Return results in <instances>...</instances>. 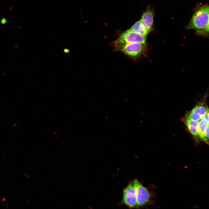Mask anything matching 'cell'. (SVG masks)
<instances>
[{"label": "cell", "instance_id": "7c38bea8", "mask_svg": "<svg viewBox=\"0 0 209 209\" xmlns=\"http://www.w3.org/2000/svg\"><path fill=\"white\" fill-rule=\"evenodd\" d=\"M187 116L191 120L195 121L198 122L201 118L199 114L192 110Z\"/></svg>", "mask_w": 209, "mask_h": 209}, {"label": "cell", "instance_id": "4fadbf2b", "mask_svg": "<svg viewBox=\"0 0 209 209\" xmlns=\"http://www.w3.org/2000/svg\"><path fill=\"white\" fill-rule=\"evenodd\" d=\"M204 136L206 140V143L208 144L209 140V125L206 128L204 132Z\"/></svg>", "mask_w": 209, "mask_h": 209}, {"label": "cell", "instance_id": "30bf717a", "mask_svg": "<svg viewBox=\"0 0 209 209\" xmlns=\"http://www.w3.org/2000/svg\"><path fill=\"white\" fill-rule=\"evenodd\" d=\"M209 125V123L203 117L198 122V136L201 139L206 143L204 134L206 128Z\"/></svg>", "mask_w": 209, "mask_h": 209}, {"label": "cell", "instance_id": "7a4b0ae2", "mask_svg": "<svg viewBox=\"0 0 209 209\" xmlns=\"http://www.w3.org/2000/svg\"><path fill=\"white\" fill-rule=\"evenodd\" d=\"M133 42L146 44V37L129 29L122 33L114 42L116 48L123 44Z\"/></svg>", "mask_w": 209, "mask_h": 209}, {"label": "cell", "instance_id": "2e32d148", "mask_svg": "<svg viewBox=\"0 0 209 209\" xmlns=\"http://www.w3.org/2000/svg\"><path fill=\"white\" fill-rule=\"evenodd\" d=\"M69 49L67 48L64 49L63 51V52L66 53H68L69 52Z\"/></svg>", "mask_w": 209, "mask_h": 209}, {"label": "cell", "instance_id": "8fae6325", "mask_svg": "<svg viewBox=\"0 0 209 209\" xmlns=\"http://www.w3.org/2000/svg\"><path fill=\"white\" fill-rule=\"evenodd\" d=\"M196 34L199 35L209 36V17L208 24L206 28L202 30L196 32Z\"/></svg>", "mask_w": 209, "mask_h": 209}, {"label": "cell", "instance_id": "5b68a950", "mask_svg": "<svg viewBox=\"0 0 209 209\" xmlns=\"http://www.w3.org/2000/svg\"><path fill=\"white\" fill-rule=\"evenodd\" d=\"M122 202L131 208L137 207L135 191L132 184H129L123 190Z\"/></svg>", "mask_w": 209, "mask_h": 209}, {"label": "cell", "instance_id": "ba28073f", "mask_svg": "<svg viewBox=\"0 0 209 209\" xmlns=\"http://www.w3.org/2000/svg\"><path fill=\"white\" fill-rule=\"evenodd\" d=\"M129 29L145 37L149 33L140 20L136 22Z\"/></svg>", "mask_w": 209, "mask_h": 209}, {"label": "cell", "instance_id": "6da1fadb", "mask_svg": "<svg viewBox=\"0 0 209 209\" xmlns=\"http://www.w3.org/2000/svg\"><path fill=\"white\" fill-rule=\"evenodd\" d=\"M209 17V5L197 6L192 17L186 28L188 29H193L196 31L203 30L206 26Z\"/></svg>", "mask_w": 209, "mask_h": 209}, {"label": "cell", "instance_id": "277c9868", "mask_svg": "<svg viewBox=\"0 0 209 209\" xmlns=\"http://www.w3.org/2000/svg\"><path fill=\"white\" fill-rule=\"evenodd\" d=\"M146 44L140 43L133 42L125 44L116 48L128 56L137 57L143 53Z\"/></svg>", "mask_w": 209, "mask_h": 209}, {"label": "cell", "instance_id": "52a82bcc", "mask_svg": "<svg viewBox=\"0 0 209 209\" xmlns=\"http://www.w3.org/2000/svg\"><path fill=\"white\" fill-rule=\"evenodd\" d=\"M188 130L194 136H198V122L193 121L186 116L183 119Z\"/></svg>", "mask_w": 209, "mask_h": 209}, {"label": "cell", "instance_id": "8992f818", "mask_svg": "<svg viewBox=\"0 0 209 209\" xmlns=\"http://www.w3.org/2000/svg\"><path fill=\"white\" fill-rule=\"evenodd\" d=\"M153 18V12L148 10L143 13L140 20L144 27L149 32L152 28Z\"/></svg>", "mask_w": 209, "mask_h": 209}, {"label": "cell", "instance_id": "5bb4252c", "mask_svg": "<svg viewBox=\"0 0 209 209\" xmlns=\"http://www.w3.org/2000/svg\"><path fill=\"white\" fill-rule=\"evenodd\" d=\"M203 118L209 123V112L206 113Z\"/></svg>", "mask_w": 209, "mask_h": 209}, {"label": "cell", "instance_id": "9a60e30c", "mask_svg": "<svg viewBox=\"0 0 209 209\" xmlns=\"http://www.w3.org/2000/svg\"><path fill=\"white\" fill-rule=\"evenodd\" d=\"M7 22V21L6 19L5 18H3L1 21V24H5Z\"/></svg>", "mask_w": 209, "mask_h": 209}, {"label": "cell", "instance_id": "9c48e42d", "mask_svg": "<svg viewBox=\"0 0 209 209\" xmlns=\"http://www.w3.org/2000/svg\"><path fill=\"white\" fill-rule=\"evenodd\" d=\"M204 100L197 105L192 110L199 114L201 118L206 113L209 112V108L205 104Z\"/></svg>", "mask_w": 209, "mask_h": 209}, {"label": "cell", "instance_id": "3957f363", "mask_svg": "<svg viewBox=\"0 0 209 209\" xmlns=\"http://www.w3.org/2000/svg\"><path fill=\"white\" fill-rule=\"evenodd\" d=\"M136 197L137 207L144 206L149 203L151 195L148 190L135 179L132 181Z\"/></svg>", "mask_w": 209, "mask_h": 209}]
</instances>
